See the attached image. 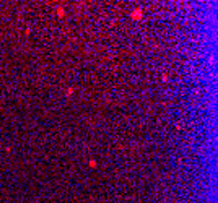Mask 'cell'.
I'll return each mask as SVG.
<instances>
[{
	"instance_id": "obj_1",
	"label": "cell",
	"mask_w": 218,
	"mask_h": 203,
	"mask_svg": "<svg viewBox=\"0 0 218 203\" xmlns=\"http://www.w3.org/2000/svg\"><path fill=\"white\" fill-rule=\"evenodd\" d=\"M140 16H142V10L140 8H135L132 13H130V18L132 20H140Z\"/></svg>"
},
{
	"instance_id": "obj_2",
	"label": "cell",
	"mask_w": 218,
	"mask_h": 203,
	"mask_svg": "<svg viewBox=\"0 0 218 203\" xmlns=\"http://www.w3.org/2000/svg\"><path fill=\"white\" fill-rule=\"evenodd\" d=\"M57 13H59V16H64V8H60V7H59V8H57Z\"/></svg>"
},
{
	"instance_id": "obj_3",
	"label": "cell",
	"mask_w": 218,
	"mask_h": 203,
	"mask_svg": "<svg viewBox=\"0 0 218 203\" xmlns=\"http://www.w3.org/2000/svg\"><path fill=\"white\" fill-rule=\"evenodd\" d=\"M90 167H96V161H90Z\"/></svg>"
},
{
	"instance_id": "obj_4",
	"label": "cell",
	"mask_w": 218,
	"mask_h": 203,
	"mask_svg": "<svg viewBox=\"0 0 218 203\" xmlns=\"http://www.w3.org/2000/svg\"><path fill=\"white\" fill-rule=\"evenodd\" d=\"M72 93H73V88H68V89H67V96H70Z\"/></svg>"
}]
</instances>
